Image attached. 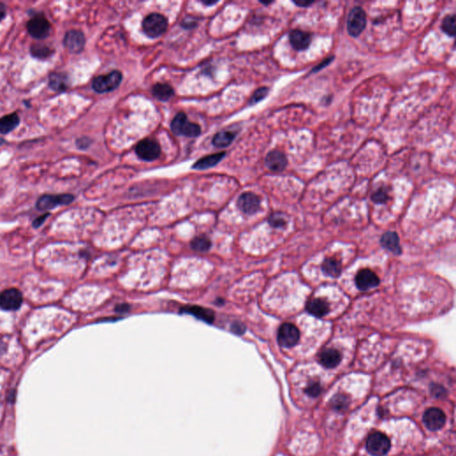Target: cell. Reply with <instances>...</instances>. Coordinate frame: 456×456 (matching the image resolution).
<instances>
[{"mask_svg": "<svg viewBox=\"0 0 456 456\" xmlns=\"http://www.w3.org/2000/svg\"><path fill=\"white\" fill-rule=\"evenodd\" d=\"M63 44L66 48L71 53H81L85 47V36L82 31L71 30L68 31L64 36Z\"/></svg>", "mask_w": 456, "mask_h": 456, "instance_id": "7c38bea8", "label": "cell"}, {"mask_svg": "<svg viewBox=\"0 0 456 456\" xmlns=\"http://www.w3.org/2000/svg\"><path fill=\"white\" fill-rule=\"evenodd\" d=\"M306 309L309 313L317 317H325L329 312L328 304L320 298H315L308 302Z\"/></svg>", "mask_w": 456, "mask_h": 456, "instance_id": "d6986e66", "label": "cell"}, {"mask_svg": "<svg viewBox=\"0 0 456 456\" xmlns=\"http://www.w3.org/2000/svg\"><path fill=\"white\" fill-rule=\"evenodd\" d=\"M445 414L438 408H429L423 415V422L430 430H438L444 427L445 423Z\"/></svg>", "mask_w": 456, "mask_h": 456, "instance_id": "8fae6325", "label": "cell"}, {"mask_svg": "<svg viewBox=\"0 0 456 456\" xmlns=\"http://www.w3.org/2000/svg\"><path fill=\"white\" fill-rule=\"evenodd\" d=\"M23 300L24 297L19 290L15 288L8 289L0 294V308L8 311L19 310Z\"/></svg>", "mask_w": 456, "mask_h": 456, "instance_id": "ba28073f", "label": "cell"}, {"mask_svg": "<svg viewBox=\"0 0 456 456\" xmlns=\"http://www.w3.org/2000/svg\"><path fill=\"white\" fill-rule=\"evenodd\" d=\"M268 91H269V89H267V88H260V89H258L254 93V95L252 96V99H251V104L255 105V104H258L260 101L263 100L264 98H266L267 95H268Z\"/></svg>", "mask_w": 456, "mask_h": 456, "instance_id": "f546056e", "label": "cell"}, {"mask_svg": "<svg viewBox=\"0 0 456 456\" xmlns=\"http://www.w3.org/2000/svg\"><path fill=\"white\" fill-rule=\"evenodd\" d=\"M74 196L71 194H57V195H51L45 194L39 198L37 201V208L39 210H47L52 209L60 206V205L70 204L73 201Z\"/></svg>", "mask_w": 456, "mask_h": 456, "instance_id": "30bf717a", "label": "cell"}, {"mask_svg": "<svg viewBox=\"0 0 456 456\" xmlns=\"http://www.w3.org/2000/svg\"><path fill=\"white\" fill-rule=\"evenodd\" d=\"M20 124V118L16 113H12L0 119V134L6 135L13 131Z\"/></svg>", "mask_w": 456, "mask_h": 456, "instance_id": "603a6c76", "label": "cell"}, {"mask_svg": "<svg viewBox=\"0 0 456 456\" xmlns=\"http://www.w3.org/2000/svg\"><path fill=\"white\" fill-rule=\"evenodd\" d=\"M135 154L141 160L151 162L159 158L161 155V147L154 140L143 139L137 143L135 147Z\"/></svg>", "mask_w": 456, "mask_h": 456, "instance_id": "9c48e42d", "label": "cell"}, {"mask_svg": "<svg viewBox=\"0 0 456 456\" xmlns=\"http://www.w3.org/2000/svg\"><path fill=\"white\" fill-rule=\"evenodd\" d=\"M441 28L444 33H446L450 37H454L455 35V16L452 15V16H446L442 22Z\"/></svg>", "mask_w": 456, "mask_h": 456, "instance_id": "f1b7e54d", "label": "cell"}, {"mask_svg": "<svg viewBox=\"0 0 456 456\" xmlns=\"http://www.w3.org/2000/svg\"><path fill=\"white\" fill-rule=\"evenodd\" d=\"M49 216V213H46L45 215L39 216V218H37V219H35V220L33 221V223H32V224H33V227H39V226H40L41 224H43V223H44V222L46 221V219H47V216Z\"/></svg>", "mask_w": 456, "mask_h": 456, "instance_id": "d590c367", "label": "cell"}, {"mask_svg": "<svg viewBox=\"0 0 456 456\" xmlns=\"http://www.w3.org/2000/svg\"><path fill=\"white\" fill-rule=\"evenodd\" d=\"M231 331L236 335H243L246 331V326L240 322H235L231 326Z\"/></svg>", "mask_w": 456, "mask_h": 456, "instance_id": "e575fe53", "label": "cell"}, {"mask_svg": "<svg viewBox=\"0 0 456 456\" xmlns=\"http://www.w3.org/2000/svg\"><path fill=\"white\" fill-rule=\"evenodd\" d=\"M333 403L334 408L342 409L343 407H346V406L348 405V400H347V398H345L344 396L339 395V396H336L335 398H333Z\"/></svg>", "mask_w": 456, "mask_h": 456, "instance_id": "d6a6232c", "label": "cell"}, {"mask_svg": "<svg viewBox=\"0 0 456 456\" xmlns=\"http://www.w3.org/2000/svg\"><path fill=\"white\" fill-rule=\"evenodd\" d=\"M333 60V57H332V58L330 59H326L325 61H324V62H322V63H320L319 65L317 66V68H316L315 70H313V71L314 70H315V71H317V70H320V69H322V68H324V67H325V66L328 65L329 63L332 62Z\"/></svg>", "mask_w": 456, "mask_h": 456, "instance_id": "ab89813d", "label": "cell"}, {"mask_svg": "<svg viewBox=\"0 0 456 456\" xmlns=\"http://www.w3.org/2000/svg\"><path fill=\"white\" fill-rule=\"evenodd\" d=\"M287 157L282 151L274 150L268 153L266 157V165L274 172H282L287 166Z\"/></svg>", "mask_w": 456, "mask_h": 456, "instance_id": "9a60e30c", "label": "cell"}, {"mask_svg": "<svg viewBox=\"0 0 456 456\" xmlns=\"http://www.w3.org/2000/svg\"><path fill=\"white\" fill-rule=\"evenodd\" d=\"M319 361L322 365H324L325 367L334 368L336 367L337 365H339V363H340L341 356H340V352L336 349L328 348V349L324 350L320 354Z\"/></svg>", "mask_w": 456, "mask_h": 456, "instance_id": "ac0fdd59", "label": "cell"}, {"mask_svg": "<svg viewBox=\"0 0 456 456\" xmlns=\"http://www.w3.org/2000/svg\"><path fill=\"white\" fill-rule=\"evenodd\" d=\"M379 283V277L369 269H363L356 275V284L359 290H370L371 288L378 286Z\"/></svg>", "mask_w": 456, "mask_h": 456, "instance_id": "4fadbf2b", "label": "cell"}, {"mask_svg": "<svg viewBox=\"0 0 456 456\" xmlns=\"http://www.w3.org/2000/svg\"><path fill=\"white\" fill-rule=\"evenodd\" d=\"M391 441L382 432L371 434L366 441L368 452L373 456H384L391 449Z\"/></svg>", "mask_w": 456, "mask_h": 456, "instance_id": "277c9868", "label": "cell"}, {"mask_svg": "<svg viewBox=\"0 0 456 456\" xmlns=\"http://www.w3.org/2000/svg\"><path fill=\"white\" fill-rule=\"evenodd\" d=\"M299 336L298 328L292 324L286 323L279 328L277 340L283 348H291L298 343Z\"/></svg>", "mask_w": 456, "mask_h": 456, "instance_id": "52a82bcc", "label": "cell"}, {"mask_svg": "<svg viewBox=\"0 0 456 456\" xmlns=\"http://www.w3.org/2000/svg\"><path fill=\"white\" fill-rule=\"evenodd\" d=\"M171 129L177 135H185L188 137H196L201 134L200 126L198 124L189 122L184 112H179L173 119Z\"/></svg>", "mask_w": 456, "mask_h": 456, "instance_id": "6da1fadb", "label": "cell"}, {"mask_svg": "<svg viewBox=\"0 0 456 456\" xmlns=\"http://www.w3.org/2000/svg\"><path fill=\"white\" fill-rule=\"evenodd\" d=\"M54 50L43 44H34L31 47V54L38 59H46L51 56Z\"/></svg>", "mask_w": 456, "mask_h": 456, "instance_id": "4316f807", "label": "cell"}, {"mask_svg": "<svg viewBox=\"0 0 456 456\" xmlns=\"http://www.w3.org/2000/svg\"><path fill=\"white\" fill-rule=\"evenodd\" d=\"M49 87L56 92H63L68 88V77L62 72H52L49 75Z\"/></svg>", "mask_w": 456, "mask_h": 456, "instance_id": "7402d4cb", "label": "cell"}, {"mask_svg": "<svg viewBox=\"0 0 456 456\" xmlns=\"http://www.w3.org/2000/svg\"><path fill=\"white\" fill-rule=\"evenodd\" d=\"M388 193L384 188L377 190L372 195H371V200L376 202V203H384L388 200Z\"/></svg>", "mask_w": 456, "mask_h": 456, "instance_id": "4dcf8cb0", "label": "cell"}, {"mask_svg": "<svg viewBox=\"0 0 456 456\" xmlns=\"http://www.w3.org/2000/svg\"><path fill=\"white\" fill-rule=\"evenodd\" d=\"M382 244L387 250L393 252L395 254L401 253V247L399 244V238L398 235L394 232H388L382 237Z\"/></svg>", "mask_w": 456, "mask_h": 456, "instance_id": "ffe728a7", "label": "cell"}, {"mask_svg": "<svg viewBox=\"0 0 456 456\" xmlns=\"http://www.w3.org/2000/svg\"><path fill=\"white\" fill-rule=\"evenodd\" d=\"M5 143H6V141H5V139H3V138H2V137H0V146H2V145H3V144H4Z\"/></svg>", "mask_w": 456, "mask_h": 456, "instance_id": "b9f144b4", "label": "cell"}, {"mask_svg": "<svg viewBox=\"0 0 456 456\" xmlns=\"http://www.w3.org/2000/svg\"><path fill=\"white\" fill-rule=\"evenodd\" d=\"M7 16V8L3 3H0V22L5 19Z\"/></svg>", "mask_w": 456, "mask_h": 456, "instance_id": "74e56055", "label": "cell"}, {"mask_svg": "<svg viewBox=\"0 0 456 456\" xmlns=\"http://www.w3.org/2000/svg\"><path fill=\"white\" fill-rule=\"evenodd\" d=\"M202 3H203V4L204 5H207V6H210V5L216 4V1H213V2H211V1H209V2H205L204 1V2H202Z\"/></svg>", "mask_w": 456, "mask_h": 456, "instance_id": "60d3db41", "label": "cell"}, {"mask_svg": "<svg viewBox=\"0 0 456 456\" xmlns=\"http://www.w3.org/2000/svg\"><path fill=\"white\" fill-rule=\"evenodd\" d=\"M122 81V74L114 70L107 75L98 76L92 82V88L97 93H107L116 89Z\"/></svg>", "mask_w": 456, "mask_h": 456, "instance_id": "3957f363", "label": "cell"}, {"mask_svg": "<svg viewBox=\"0 0 456 456\" xmlns=\"http://www.w3.org/2000/svg\"><path fill=\"white\" fill-rule=\"evenodd\" d=\"M322 268L325 275H330L332 277H338L341 272L340 263L335 259H325Z\"/></svg>", "mask_w": 456, "mask_h": 456, "instance_id": "d4e9b609", "label": "cell"}, {"mask_svg": "<svg viewBox=\"0 0 456 456\" xmlns=\"http://www.w3.org/2000/svg\"><path fill=\"white\" fill-rule=\"evenodd\" d=\"M153 95L160 101H169L174 97L175 92L170 85L156 84L153 88Z\"/></svg>", "mask_w": 456, "mask_h": 456, "instance_id": "cb8c5ba5", "label": "cell"}, {"mask_svg": "<svg viewBox=\"0 0 456 456\" xmlns=\"http://www.w3.org/2000/svg\"><path fill=\"white\" fill-rule=\"evenodd\" d=\"M293 3L295 5H297L298 7H302V8H306V7H309L310 5L313 4V1H307V0H299V1H293Z\"/></svg>", "mask_w": 456, "mask_h": 456, "instance_id": "8d00e7d4", "label": "cell"}, {"mask_svg": "<svg viewBox=\"0 0 456 456\" xmlns=\"http://www.w3.org/2000/svg\"><path fill=\"white\" fill-rule=\"evenodd\" d=\"M269 224L273 226V227H282L284 224H285V219L284 217L279 214V213H275V214H273L272 216H270L269 217Z\"/></svg>", "mask_w": 456, "mask_h": 456, "instance_id": "1f68e13d", "label": "cell"}, {"mask_svg": "<svg viewBox=\"0 0 456 456\" xmlns=\"http://www.w3.org/2000/svg\"><path fill=\"white\" fill-rule=\"evenodd\" d=\"M129 310V306L127 305V304H120V305L117 306L115 308V310L117 312H127Z\"/></svg>", "mask_w": 456, "mask_h": 456, "instance_id": "f35d334b", "label": "cell"}, {"mask_svg": "<svg viewBox=\"0 0 456 456\" xmlns=\"http://www.w3.org/2000/svg\"><path fill=\"white\" fill-rule=\"evenodd\" d=\"M306 392L310 395V397L315 398V397H317L318 395L320 394L321 387L319 385V383H312V384H310V386L308 387V389L306 390Z\"/></svg>", "mask_w": 456, "mask_h": 456, "instance_id": "836d02e7", "label": "cell"}, {"mask_svg": "<svg viewBox=\"0 0 456 456\" xmlns=\"http://www.w3.org/2000/svg\"><path fill=\"white\" fill-rule=\"evenodd\" d=\"M234 139H235V135L233 134L232 132L221 131L215 135V136L213 137L212 142L215 146L224 148V147L230 145Z\"/></svg>", "mask_w": 456, "mask_h": 456, "instance_id": "484cf974", "label": "cell"}, {"mask_svg": "<svg viewBox=\"0 0 456 456\" xmlns=\"http://www.w3.org/2000/svg\"><path fill=\"white\" fill-rule=\"evenodd\" d=\"M168 28L166 17L157 13L146 16L143 22V31L150 38H158L164 34Z\"/></svg>", "mask_w": 456, "mask_h": 456, "instance_id": "7a4b0ae2", "label": "cell"}, {"mask_svg": "<svg viewBox=\"0 0 456 456\" xmlns=\"http://www.w3.org/2000/svg\"><path fill=\"white\" fill-rule=\"evenodd\" d=\"M366 26V15L362 8L359 7L354 8L348 15V33L352 37H358L363 32Z\"/></svg>", "mask_w": 456, "mask_h": 456, "instance_id": "8992f818", "label": "cell"}, {"mask_svg": "<svg viewBox=\"0 0 456 456\" xmlns=\"http://www.w3.org/2000/svg\"><path fill=\"white\" fill-rule=\"evenodd\" d=\"M181 313H187L196 317L207 324H212L215 319V314L212 310L202 308L200 306H186L181 309Z\"/></svg>", "mask_w": 456, "mask_h": 456, "instance_id": "2e32d148", "label": "cell"}, {"mask_svg": "<svg viewBox=\"0 0 456 456\" xmlns=\"http://www.w3.org/2000/svg\"><path fill=\"white\" fill-rule=\"evenodd\" d=\"M29 34L37 39H44L50 34L51 25L44 15H36L27 24Z\"/></svg>", "mask_w": 456, "mask_h": 456, "instance_id": "5b68a950", "label": "cell"}, {"mask_svg": "<svg viewBox=\"0 0 456 456\" xmlns=\"http://www.w3.org/2000/svg\"><path fill=\"white\" fill-rule=\"evenodd\" d=\"M238 207L245 214L252 215L259 210L260 200L254 193H244L239 197Z\"/></svg>", "mask_w": 456, "mask_h": 456, "instance_id": "5bb4252c", "label": "cell"}, {"mask_svg": "<svg viewBox=\"0 0 456 456\" xmlns=\"http://www.w3.org/2000/svg\"><path fill=\"white\" fill-rule=\"evenodd\" d=\"M211 242L205 236H197L191 242V247L197 252H207L210 249Z\"/></svg>", "mask_w": 456, "mask_h": 456, "instance_id": "83f0119b", "label": "cell"}, {"mask_svg": "<svg viewBox=\"0 0 456 456\" xmlns=\"http://www.w3.org/2000/svg\"><path fill=\"white\" fill-rule=\"evenodd\" d=\"M290 45L296 50H305L310 47L311 43V35L309 32L300 31V30H294L291 31L289 36Z\"/></svg>", "mask_w": 456, "mask_h": 456, "instance_id": "e0dca14e", "label": "cell"}, {"mask_svg": "<svg viewBox=\"0 0 456 456\" xmlns=\"http://www.w3.org/2000/svg\"><path fill=\"white\" fill-rule=\"evenodd\" d=\"M224 155H225V153H218L215 155L206 156L204 158L200 159L198 162L194 163L193 168L196 170H207L209 168H212V167L216 166L217 163H220L222 159L224 158Z\"/></svg>", "mask_w": 456, "mask_h": 456, "instance_id": "44dd1931", "label": "cell"}]
</instances>
